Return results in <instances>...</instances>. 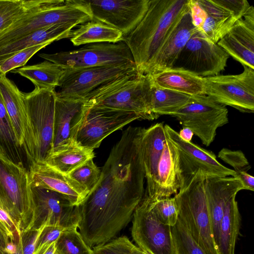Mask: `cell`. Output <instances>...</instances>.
<instances>
[{
	"instance_id": "d6986e66",
	"label": "cell",
	"mask_w": 254,
	"mask_h": 254,
	"mask_svg": "<svg viewBox=\"0 0 254 254\" xmlns=\"http://www.w3.org/2000/svg\"><path fill=\"white\" fill-rule=\"evenodd\" d=\"M217 44L243 66L254 69V7L251 5Z\"/></svg>"
},
{
	"instance_id": "4fadbf2b",
	"label": "cell",
	"mask_w": 254,
	"mask_h": 254,
	"mask_svg": "<svg viewBox=\"0 0 254 254\" xmlns=\"http://www.w3.org/2000/svg\"><path fill=\"white\" fill-rule=\"evenodd\" d=\"M167 137L176 147L179 154L181 188L183 189L200 171L205 179L219 177H235V172L221 164L212 152L197 145L183 140L178 132L168 125H164Z\"/></svg>"
},
{
	"instance_id": "9c48e42d",
	"label": "cell",
	"mask_w": 254,
	"mask_h": 254,
	"mask_svg": "<svg viewBox=\"0 0 254 254\" xmlns=\"http://www.w3.org/2000/svg\"><path fill=\"white\" fill-rule=\"evenodd\" d=\"M24 96L34 138V163L45 162L53 151L56 92L35 88Z\"/></svg>"
},
{
	"instance_id": "f6af8a7d",
	"label": "cell",
	"mask_w": 254,
	"mask_h": 254,
	"mask_svg": "<svg viewBox=\"0 0 254 254\" xmlns=\"http://www.w3.org/2000/svg\"><path fill=\"white\" fill-rule=\"evenodd\" d=\"M214 1L225 8L238 19L242 18L250 5L246 0H213Z\"/></svg>"
},
{
	"instance_id": "8fae6325",
	"label": "cell",
	"mask_w": 254,
	"mask_h": 254,
	"mask_svg": "<svg viewBox=\"0 0 254 254\" xmlns=\"http://www.w3.org/2000/svg\"><path fill=\"white\" fill-rule=\"evenodd\" d=\"M172 117L206 146L213 142L217 129L229 122L227 108L206 95L191 96L189 103Z\"/></svg>"
},
{
	"instance_id": "f35d334b",
	"label": "cell",
	"mask_w": 254,
	"mask_h": 254,
	"mask_svg": "<svg viewBox=\"0 0 254 254\" xmlns=\"http://www.w3.org/2000/svg\"><path fill=\"white\" fill-rule=\"evenodd\" d=\"M151 199L154 211L160 221L166 225L173 227L179 217L178 206L175 196Z\"/></svg>"
},
{
	"instance_id": "11a10c76",
	"label": "cell",
	"mask_w": 254,
	"mask_h": 254,
	"mask_svg": "<svg viewBox=\"0 0 254 254\" xmlns=\"http://www.w3.org/2000/svg\"><path fill=\"white\" fill-rule=\"evenodd\" d=\"M135 252H136V254H147L145 253H144L143 251H142L141 250H140L137 247H136Z\"/></svg>"
},
{
	"instance_id": "ffe728a7",
	"label": "cell",
	"mask_w": 254,
	"mask_h": 254,
	"mask_svg": "<svg viewBox=\"0 0 254 254\" xmlns=\"http://www.w3.org/2000/svg\"><path fill=\"white\" fill-rule=\"evenodd\" d=\"M31 187L56 191L67 198L74 206H78L88 194L82 186L45 162H37L29 165L28 170Z\"/></svg>"
},
{
	"instance_id": "30bf717a",
	"label": "cell",
	"mask_w": 254,
	"mask_h": 254,
	"mask_svg": "<svg viewBox=\"0 0 254 254\" xmlns=\"http://www.w3.org/2000/svg\"><path fill=\"white\" fill-rule=\"evenodd\" d=\"M136 71L135 64L64 69L56 96L84 102L91 93L104 85Z\"/></svg>"
},
{
	"instance_id": "1f68e13d",
	"label": "cell",
	"mask_w": 254,
	"mask_h": 254,
	"mask_svg": "<svg viewBox=\"0 0 254 254\" xmlns=\"http://www.w3.org/2000/svg\"><path fill=\"white\" fill-rule=\"evenodd\" d=\"M190 97L184 93L157 86L151 79L150 108L158 118L162 115L172 116L189 103Z\"/></svg>"
},
{
	"instance_id": "60d3db41",
	"label": "cell",
	"mask_w": 254,
	"mask_h": 254,
	"mask_svg": "<svg viewBox=\"0 0 254 254\" xmlns=\"http://www.w3.org/2000/svg\"><path fill=\"white\" fill-rule=\"evenodd\" d=\"M51 43H46L21 50L5 60L0 62V72L4 74L23 66L29 60L41 49Z\"/></svg>"
},
{
	"instance_id": "db71d44e",
	"label": "cell",
	"mask_w": 254,
	"mask_h": 254,
	"mask_svg": "<svg viewBox=\"0 0 254 254\" xmlns=\"http://www.w3.org/2000/svg\"><path fill=\"white\" fill-rule=\"evenodd\" d=\"M0 231L2 232L10 240V235L4 226L0 222Z\"/></svg>"
},
{
	"instance_id": "7dc6e473",
	"label": "cell",
	"mask_w": 254,
	"mask_h": 254,
	"mask_svg": "<svg viewBox=\"0 0 254 254\" xmlns=\"http://www.w3.org/2000/svg\"><path fill=\"white\" fill-rule=\"evenodd\" d=\"M0 222L4 226L8 231L10 240L14 241L17 233L15 226L10 217L5 210L4 207L0 202Z\"/></svg>"
},
{
	"instance_id": "e0dca14e",
	"label": "cell",
	"mask_w": 254,
	"mask_h": 254,
	"mask_svg": "<svg viewBox=\"0 0 254 254\" xmlns=\"http://www.w3.org/2000/svg\"><path fill=\"white\" fill-rule=\"evenodd\" d=\"M150 0H87L93 19L121 31L132 32L146 14Z\"/></svg>"
},
{
	"instance_id": "d4e9b609",
	"label": "cell",
	"mask_w": 254,
	"mask_h": 254,
	"mask_svg": "<svg viewBox=\"0 0 254 254\" xmlns=\"http://www.w3.org/2000/svg\"><path fill=\"white\" fill-rule=\"evenodd\" d=\"M83 104L82 101L63 99L56 96L52 153L66 148L75 143L73 131Z\"/></svg>"
},
{
	"instance_id": "b9f144b4",
	"label": "cell",
	"mask_w": 254,
	"mask_h": 254,
	"mask_svg": "<svg viewBox=\"0 0 254 254\" xmlns=\"http://www.w3.org/2000/svg\"><path fill=\"white\" fill-rule=\"evenodd\" d=\"M218 157L231 166L235 173L247 172L251 168L244 153L241 150L223 148L218 152Z\"/></svg>"
},
{
	"instance_id": "f5cc1de1",
	"label": "cell",
	"mask_w": 254,
	"mask_h": 254,
	"mask_svg": "<svg viewBox=\"0 0 254 254\" xmlns=\"http://www.w3.org/2000/svg\"><path fill=\"white\" fill-rule=\"evenodd\" d=\"M56 242H53L43 254H57Z\"/></svg>"
},
{
	"instance_id": "7c38bea8",
	"label": "cell",
	"mask_w": 254,
	"mask_h": 254,
	"mask_svg": "<svg viewBox=\"0 0 254 254\" xmlns=\"http://www.w3.org/2000/svg\"><path fill=\"white\" fill-rule=\"evenodd\" d=\"M132 218L131 237L140 250L147 254H176L171 227L158 219L152 200L146 194Z\"/></svg>"
},
{
	"instance_id": "603a6c76",
	"label": "cell",
	"mask_w": 254,
	"mask_h": 254,
	"mask_svg": "<svg viewBox=\"0 0 254 254\" xmlns=\"http://www.w3.org/2000/svg\"><path fill=\"white\" fill-rule=\"evenodd\" d=\"M166 138L163 123H157L146 128L142 127L140 148L147 181L144 193L149 197L153 193L157 168Z\"/></svg>"
},
{
	"instance_id": "484cf974",
	"label": "cell",
	"mask_w": 254,
	"mask_h": 254,
	"mask_svg": "<svg viewBox=\"0 0 254 254\" xmlns=\"http://www.w3.org/2000/svg\"><path fill=\"white\" fill-rule=\"evenodd\" d=\"M74 24H58L30 33L15 41L0 47V62L24 49L40 44L70 38Z\"/></svg>"
},
{
	"instance_id": "bcb514c9",
	"label": "cell",
	"mask_w": 254,
	"mask_h": 254,
	"mask_svg": "<svg viewBox=\"0 0 254 254\" xmlns=\"http://www.w3.org/2000/svg\"><path fill=\"white\" fill-rule=\"evenodd\" d=\"M188 7L192 23L199 30L205 21L206 12L198 2L197 0H189Z\"/></svg>"
},
{
	"instance_id": "83f0119b",
	"label": "cell",
	"mask_w": 254,
	"mask_h": 254,
	"mask_svg": "<svg viewBox=\"0 0 254 254\" xmlns=\"http://www.w3.org/2000/svg\"><path fill=\"white\" fill-rule=\"evenodd\" d=\"M206 14L205 21L198 30L208 40L217 43L238 19L213 0H197Z\"/></svg>"
},
{
	"instance_id": "44dd1931",
	"label": "cell",
	"mask_w": 254,
	"mask_h": 254,
	"mask_svg": "<svg viewBox=\"0 0 254 254\" xmlns=\"http://www.w3.org/2000/svg\"><path fill=\"white\" fill-rule=\"evenodd\" d=\"M204 189L214 239L217 247L220 225L224 209L229 201L245 189L237 177L228 176L205 179Z\"/></svg>"
},
{
	"instance_id": "7402d4cb",
	"label": "cell",
	"mask_w": 254,
	"mask_h": 254,
	"mask_svg": "<svg viewBox=\"0 0 254 254\" xmlns=\"http://www.w3.org/2000/svg\"><path fill=\"white\" fill-rule=\"evenodd\" d=\"M197 30L192 23L189 10L166 37L153 62L149 74L172 68L179 54Z\"/></svg>"
},
{
	"instance_id": "681fc988",
	"label": "cell",
	"mask_w": 254,
	"mask_h": 254,
	"mask_svg": "<svg viewBox=\"0 0 254 254\" xmlns=\"http://www.w3.org/2000/svg\"><path fill=\"white\" fill-rule=\"evenodd\" d=\"M179 136L184 141L191 142L193 135L192 131L188 127H183L178 132Z\"/></svg>"
},
{
	"instance_id": "e575fe53",
	"label": "cell",
	"mask_w": 254,
	"mask_h": 254,
	"mask_svg": "<svg viewBox=\"0 0 254 254\" xmlns=\"http://www.w3.org/2000/svg\"><path fill=\"white\" fill-rule=\"evenodd\" d=\"M40 0H0V33L36 6Z\"/></svg>"
},
{
	"instance_id": "816d5d0a",
	"label": "cell",
	"mask_w": 254,
	"mask_h": 254,
	"mask_svg": "<svg viewBox=\"0 0 254 254\" xmlns=\"http://www.w3.org/2000/svg\"><path fill=\"white\" fill-rule=\"evenodd\" d=\"M15 241L16 245L15 250L12 254H23L20 234L16 233Z\"/></svg>"
},
{
	"instance_id": "74e56055",
	"label": "cell",
	"mask_w": 254,
	"mask_h": 254,
	"mask_svg": "<svg viewBox=\"0 0 254 254\" xmlns=\"http://www.w3.org/2000/svg\"><path fill=\"white\" fill-rule=\"evenodd\" d=\"M67 175L84 188L89 193L98 183L101 176V170L94 162L93 159H91Z\"/></svg>"
},
{
	"instance_id": "f546056e",
	"label": "cell",
	"mask_w": 254,
	"mask_h": 254,
	"mask_svg": "<svg viewBox=\"0 0 254 254\" xmlns=\"http://www.w3.org/2000/svg\"><path fill=\"white\" fill-rule=\"evenodd\" d=\"M64 69L51 62L46 61L34 65L23 66L12 70L31 81L35 88L55 90L60 85Z\"/></svg>"
},
{
	"instance_id": "277c9868",
	"label": "cell",
	"mask_w": 254,
	"mask_h": 254,
	"mask_svg": "<svg viewBox=\"0 0 254 254\" xmlns=\"http://www.w3.org/2000/svg\"><path fill=\"white\" fill-rule=\"evenodd\" d=\"M151 78L136 71L116 78L91 93L84 101L86 105L127 112L140 120L158 118L150 108Z\"/></svg>"
},
{
	"instance_id": "836d02e7",
	"label": "cell",
	"mask_w": 254,
	"mask_h": 254,
	"mask_svg": "<svg viewBox=\"0 0 254 254\" xmlns=\"http://www.w3.org/2000/svg\"><path fill=\"white\" fill-rule=\"evenodd\" d=\"M0 147L13 162L24 165L22 150L0 92Z\"/></svg>"
},
{
	"instance_id": "f907efd6",
	"label": "cell",
	"mask_w": 254,
	"mask_h": 254,
	"mask_svg": "<svg viewBox=\"0 0 254 254\" xmlns=\"http://www.w3.org/2000/svg\"><path fill=\"white\" fill-rule=\"evenodd\" d=\"M9 241L8 238L0 231V251L3 254H8L6 247Z\"/></svg>"
},
{
	"instance_id": "ee69618b",
	"label": "cell",
	"mask_w": 254,
	"mask_h": 254,
	"mask_svg": "<svg viewBox=\"0 0 254 254\" xmlns=\"http://www.w3.org/2000/svg\"><path fill=\"white\" fill-rule=\"evenodd\" d=\"M49 225L47 223L37 229H29L20 233L23 254H33L38 239L44 228Z\"/></svg>"
},
{
	"instance_id": "3957f363",
	"label": "cell",
	"mask_w": 254,
	"mask_h": 254,
	"mask_svg": "<svg viewBox=\"0 0 254 254\" xmlns=\"http://www.w3.org/2000/svg\"><path fill=\"white\" fill-rule=\"evenodd\" d=\"M92 19L87 0H40L36 6L0 33V47L43 28L63 23L77 26Z\"/></svg>"
},
{
	"instance_id": "7bdbcfd3",
	"label": "cell",
	"mask_w": 254,
	"mask_h": 254,
	"mask_svg": "<svg viewBox=\"0 0 254 254\" xmlns=\"http://www.w3.org/2000/svg\"><path fill=\"white\" fill-rule=\"evenodd\" d=\"M64 229L59 225H47L41 234L33 254H43L53 242L57 241Z\"/></svg>"
},
{
	"instance_id": "7a4b0ae2",
	"label": "cell",
	"mask_w": 254,
	"mask_h": 254,
	"mask_svg": "<svg viewBox=\"0 0 254 254\" xmlns=\"http://www.w3.org/2000/svg\"><path fill=\"white\" fill-rule=\"evenodd\" d=\"M189 0H150L144 16L124 41L138 72L149 74L161 47L181 18L189 11Z\"/></svg>"
},
{
	"instance_id": "ac0fdd59",
	"label": "cell",
	"mask_w": 254,
	"mask_h": 254,
	"mask_svg": "<svg viewBox=\"0 0 254 254\" xmlns=\"http://www.w3.org/2000/svg\"><path fill=\"white\" fill-rule=\"evenodd\" d=\"M0 92L11 120L18 143L29 164L35 161L34 138L26 109L24 93L6 74L0 72Z\"/></svg>"
},
{
	"instance_id": "8992f818",
	"label": "cell",
	"mask_w": 254,
	"mask_h": 254,
	"mask_svg": "<svg viewBox=\"0 0 254 254\" xmlns=\"http://www.w3.org/2000/svg\"><path fill=\"white\" fill-rule=\"evenodd\" d=\"M0 202L12 219L16 232L29 226L33 201L28 170L0 152Z\"/></svg>"
},
{
	"instance_id": "9a60e30c",
	"label": "cell",
	"mask_w": 254,
	"mask_h": 254,
	"mask_svg": "<svg viewBox=\"0 0 254 254\" xmlns=\"http://www.w3.org/2000/svg\"><path fill=\"white\" fill-rule=\"evenodd\" d=\"M229 57L217 43L208 40L197 30L179 54L173 67L201 77L213 76L224 70Z\"/></svg>"
},
{
	"instance_id": "f1b7e54d",
	"label": "cell",
	"mask_w": 254,
	"mask_h": 254,
	"mask_svg": "<svg viewBox=\"0 0 254 254\" xmlns=\"http://www.w3.org/2000/svg\"><path fill=\"white\" fill-rule=\"evenodd\" d=\"M124 39L121 31L94 19L72 31L70 37V41L75 46L100 43H117Z\"/></svg>"
},
{
	"instance_id": "6da1fadb",
	"label": "cell",
	"mask_w": 254,
	"mask_h": 254,
	"mask_svg": "<svg viewBox=\"0 0 254 254\" xmlns=\"http://www.w3.org/2000/svg\"><path fill=\"white\" fill-rule=\"evenodd\" d=\"M142 127H129L112 148L95 187L78 206L77 227L91 248L115 238L144 194Z\"/></svg>"
},
{
	"instance_id": "8d00e7d4",
	"label": "cell",
	"mask_w": 254,
	"mask_h": 254,
	"mask_svg": "<svg viewBox=\"0 0 254 254\" xmlns=\"http://www.w3.org/2000/svg\"><path fill=\"white\" fill-rule=\"evenodd\" d=\"M171 231L176 254H206L179 217L177 223L171 227Z\"/></svg>"
},
{
	"instance_id": "c3c4849f",
	"label": "cell",
	"mask_w": 254,
	"mask_h": 254,
	"mask_svg": "<svg viewBox=\"0 0 254 254\" xmlns=\"http://www.w3.org/2000/svg\"><path fill=\"white\" fill-rule=\"evenodd\" d=\"M235 177L242 182L245 190H254V177L246 172L236 173Z\"/></svg>"
},
{
	"instance_id": "5bb4252c",
	"label": "cell",
	"mask_w": 254,
	"mask_h": 254,
	"mask_svg": "<svg viewBox=\"0 0 254 254\" xmlns=\"http://www.w3.org/2000/svg\"><path fill=\"white\" fill-rule=\"evenodd\" d=\"M243 66L240 74L204 77L205 95L225 107L254 113V69Z\"/></svg>"
},
{
	"instance_id": "cb8c5ba5",
	"label": "cell",
	"mask_w": 254,
	"mask_h": 254,
	"mask_svg": "<svg viewBox=\"0 0 254 254\" xmlns=\"http://www.w3.org/2000/svg\"><path fill=\"white\" fill-rule=\"evenodd\" d=\"M181 186L178 152L167 136L157 168L153 193L149 198L157 199L171 197L177 193Z\"/></svg>"
},
{
	"instance_id": "6f0895ef",
	"label": "cell",
	"mask_w": 254,
	"mask_h": 254,
	"mask_svg": "<svg viewBox=\"0 0 254 254\" xmlns=\"http://www.w3.org/2000/svg\"><path fill=\"white\" fill-rule=\"evenodd\" d=\"M0 254H3L0 251Z\"/></svg>"
},
{
	"instance_id": "9f6ffc18",
	"label": "cell",
	"mask_w": 254,
	"mask_h": 254,
	"mask_svg": "<svg viewBox=\"0 0 254 254\" xmlns=\"http://www.w3.org/2000/svg\"><path fill=\"white\" fill-rule=\"evenodd\" d=\"M0 152L2 153H3V154H4V153H3V151L2 150V149H1V147H0ZM4 155H5V154H4Z\"/></svg>"
},
{
	"instance_id": "2e32d148",
	"label": "cell",
	"mask_w": 254,
	"mask_h": 254,
	"mask_svg": "<svg viewBox=\"0 0 254 254\" xmlns=\"http://www.w3.org/2000/svg\"><path fill=\"white\" fill-rule=\"evenodd\" d=\"M33 215L25 230L37 229L47 223L66 229L77 226L78 206L73 205L61 194L46 189L31 187ZM25 231V230H24Z\"/></svg>"
},
{
	"instance_id": "4dcf8cb0",
	"label": "cell",
	"mask_w": 254,
	"mask_h": 254,
	"mask_svg": "<svg viewBox=\"0 0 254 254\" xmlns=\"http://www.w3.org/2000/svg\"><path fill=\"white\" fill-rule=\"evenodd\" d=\"M240 224L241 215L235 196L227 203L221 221L217 246L218 254H235Z\"/></svg>"
},
{
	"instance_id": "d590c367",
	"label": "cell",
	"mask_w": 254,
	"mask_h": 254,
	"mask_svg": "<svg viewBox=\"0 0 254 254\" xmlns=\"http://www.w3.org/2000/svg\"><path fill=\"white\" fill-rule=\"evenodd\" d=\"M77 226L64 229L56 242L57 254H93Z\"/></svg>"
},
{
	"instance_id": "5b68a950",
	"label": "cell",
	"mask_w": 254,
	"mask_h": 254,
	"mask_svg": "<svg viewBox=\"0 0 254 254\" xmlns=\"http://www.w3.org/2000/svg\"><path fill=\"white\" fill-rule=\"evenodd\" d=\"M201 172L175 195L179 218L191 237L206 254H218L207 207Z\"/></svg>"
},
{
	"instance_id": "ab89813d",
	"label": "cell",
	"mask_w": 254,
	"mask_h": 254,
	"mask_svg": "<svg viewBox=\"0 0 254 254\" xmlns=\"http://www.w3.org/2000/svg\"><path fill=\"white\" fill-rule=\"evenodd\" d=\"M135 246L126 236L92 248L93 254H136Z\"/></svg>"
},
{
	"instance_id": "52a82bcc",
	"label": "cell",
	"mask_w": 254,
	"mask_h": 254,
	"mask_svg": "<svg viewBox=\"0 0 254 254\" xmlns=\"http://www.w3.org/2000/svg\"><path fill=\"white\" fill-rule=\"evenodd\" d=\"M140 120L136 114L83 104L73 131L76 144L94 150L103 140L125 126Z\"/></svg>"
},
{
	"instance_id": "ba28073f",
	"label": "cell",
	"mask_w": 254,
	"mask_h": 254,
	"mask_svg": "<svg viewBox=\"0 0 254 254\" xmlns=\"http://www.w3.org/2000/svg\"><path fill=\"white\" fill-rule=\"evenodd\" d=\"M39 56L64 69L134 64L130 51L124 41L117 43H94L75 50L41 53Z\"/></svg>"
},
{
	"instance_id": "d6a6232c",
	"label": "cell",
	"mask_w": 254,
	"mask_h": 254,
	"mask_svg": "<svg viewBox=\"0 0 254 254\" xmlns=\"http://www.w3.org/2000/svg\"><path fill=\"white\" fill-rule=\"evenodd\" d=\"M94 157V150L74 143L66 148L52 153L45 162L57 171L67 175Z\"/></svg>"
},
{
	"instance_id": "4316f807",
	"label": "cell",
	"mask_w": 254,
	"mask_h": 254,
	"mask_svg": "<svg viewBox=\"0 0 254 254\" xmlns=\"http://www.w3.org/2000/svg\"><path fill=\"white\" fill-rule=\"evenodd\" d=\"M156 86L190 96L205 95V80L190 71L170 68L150 74Z\"/></svg>"
}]
</instances>
